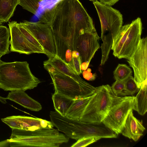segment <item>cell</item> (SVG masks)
I'll return each mask as SVG.
<instances>
[{
  "instance_id": "obj_1",
  "label": "cell",
  "mask_w": 147,
  "mask_h": 147,
  "mask_svg": "<svg viewBox=\"0 0 147 147\" xmlns=\"http://www.w3.org/2000/svg\"><path fill=\"white\" fill-rule=\"evenodd\" d=\"M39 22L52 29L56 56L74 69L72 53L77 38L87 32H96L92 20L79 0H61L40 16Z\"/></svg>"
},
{
  "instance_id": "obj_2",
  "label": "cell",
  "mask_w": 147,
  "mask_h": 147,
  "mask_svg": "<svg viewBox=\"0 0 147 147\" xmlns=\"http://www.w3.org/2000/svg\"><path fill=\"white\" fill-rule=\"evenodd\" d=\"M40 83L31 72L27 61H0V88L4 90L25 91L34 88Z\"/></svg>"
},
{
  "instance_id": "obj_3",
  "label": "cell",
  "mask_w": 147,
  "mask_h": 147,
  "mask_svg": "<svg viewBox=\"0 0 147 147\" xmlns=\"http://www.w3.org/2000/svg\"><path fill=\"white\" fill-rule=\"evenodd\" d=\"M9 139L10 146L58 147L67 143L69 138L53 128H42L34 131L12 129Z\"/></svg>"
},
{
  "instance_id": "obj_4",
  "label": "cell",
  "mask_w": 147,
  "mask_h": 147,
  "mask_svg": "<svg viewBox=\"0 0 147 147\" xmlns=\"http://www.w3.org/2000/svg\"><path fill=\"white\" fill-rule=\"evenodd\" d=\"M100 20L102 59L100 65L107 61L113 41L122 26L123 16L120 11L111 6L96 0L93 1Z\"/></svg>"
},
{
  "instance_id": "obj_5",
  "label": "cell",
  "mask_w": 147,
  "mask_h": 147,
  "mask_svg": "<svg viewBox=\"0 0 147 147\" xmlns=\"http://www.w3.org/2000/svg\"><path fill=\"white\" fill-rule=\"evenodd\" d=\"M122 97L115 96L108 84L97 87L80 120L88 122H102L111 108Z\"/></svg>"
},
{
  "instance_id": "obj_6",
  "label": "cell",
  "mask_w": 147,
  "mask_h": 147,
  "mask_svg": "<svg viewBox=\"0 0 147 147\" xmlns=\"http://www.w3.org/2000/svg\"><path fill=\"white\" fill-rule=\"evenodd\" d=\"M43 65L51 76L55 92L74 100L91 96L96 90V87L85 81H79L47 64Z\"/></svg>"
},
{
  "instance_id": "obj_7",
  "label": "cell",
  "mask_w": 147,
  "mask_h": 147,
  "mask_svg": "<svg viewBox=\"0 0 147 147\" xmlns=\"http://www.w3.org/2000/svg\"><path fill=\"white\" fill-rule=\"evenodd\" d=\"M142 26L141 19L138 18L131 24L122 26L111 49L115 57L127 60L131 57L141 39Z\"/></svg>"
},
{
  "instance_id": "obj_8",
  "label": "cell",
  "mask_w": 147,
  "mask_h": 147,
  "mask_svg": "<svg viewBox=\"0 0 147 147\" xmlns=\"http://www.w3.org/2000/svg\"><path fill=\"white\" fill-rule=\"evenodd\" d=\"M135 96H125L110 109L102 122L117 135L121 133L127 117L133 110Z\"/></svg>"
},
{
  "instance_id": "obj_9",
  "label": "cell",
  "mask_w": 147,
  "mask_h": 147,
  "mask_svg": "<svg viewBox=\"0 0 147 147\" xmlns=\"http://www.w3.org/2000/svg\"><path fill=\"white\" fill-rule=\"evenodd\" d=\"M22 23L41 45L49 58L56 56L53 35L49 25L38 22L26 21Z\"/></svg>"
},
{
  "instance_id": "obj_10",
  "label": "cell",
  "mask_w": 147,
  "mask_h": 147,
  "mask_svg": "<svg viewBox=\"0 0 147 147\" xmlns=\"http://www.w3.org/2000/svg\"><path fill=\"white\" fill-rule=\"evenodd\" d=\"M133 69L134 80L139 88L147 83V37L141 39L138 48L127 60Z\"/></svg>"
},
{
  "instance_id": "obj_11",
  "label": "cell",
  "mask_w": 147,
  "mask_h": 147,
  "mask_svg": "<svg viewBox=\"0 0 147 147\" xmlns=\"http://www.w3.org/2000/svg\"><path fill=\"white\" fill-rule=\"evenodd\" d=\"M100 38L95 32L84 33L76 39L74 50L79 53L82 70L87 69L96 52L99 48L98 40Z\"/></svg>"
},
{
  "instance_id": "obj_12",
  "label": "cell",
  "mask_w": 147,
  "mask_h": 147,
  "mask_svg": "<svg viewBox=\"0 0 147 147\" xmlns=\"http://www.w3.org/2000/svg\"><path fill=\"white\" fill-rule=\"evenodd\" d=\"M2 121L11 129L34 131L42 128H53L51 121L25 116H12L1 118Z\"/></svg>"
},
{
  "instance_id": "obj_13",
  "label": "cell",
  "mask_w": 147,
  "mask_h": 147,
  "mask_svg": "<svg viewBox=\"0 0 147 147\" xmlns=\"http://www.w3.org/2000/svg\"><path fill=\"white\" fill-rule=\"evenodd\" d=\"M8 25L11 36L9 41L10 51L29 55L34 53H40V51L31 45L25 38L15 21L9 22Z\"/></svg>"
},
{
  "instance_id": "obj_14",
  "label": "cell",
  "mask_w": 147,
  "mask_h": 147,
  "mask_svg": "<svg viewBox=\"0 0 147 147\" xmlns=\"http://www.w3.org/2000/svg\"><path fill=\"white\" fill-rule=\"evenodd\" d=\"M133 110L129 114L121 133L136 142L143 135L146 129L143 125L142 120L140 121L134 117Z\"/></svg>"
},
{
  "instance_id": "obj_15",
  "label": "cell",
  "mask_w": 147,
  "mask_h": 147,
  "mask_svg": "<svg viewBox=\"0 0 147 147\" xmlns=\"http://www.w3.org/2000/svg\"><path fill=\"white\" fill-rule=\"evenodd\" d=\"M6 98L31 111H38L42 109L40 103L30 97L23 90L11 91L9 92Z\"/></svg>"
},
{
  "instance_id": "obj_16",
  "label": "cell",
  "mask_w": 147,
  "mask_h": 147,
  "mask_svg": "<svg viewBox=\"0 0 147 147\" xmlns=\"http://www.w3.org/2000/svg\"><path fill=\"white\" fill-rule=\"evenodd\" d=\"M59 71L68 76L80 82L84 81L74 70L59 57L56 56L49 58L44 62Z\"/></svg>"
},
{
  "instance_id": "obj_17",
  "label": "cell",
  "mask_w": 147,
  "mask_h": 147,
  "mask_svg": "<svg viewBox=\"0 0 147 147\" xmlns=\"http://www.w3.org/2000/svg\"><path fill=\"white\" fill-rule=\"evenodd\" d=\"M93 96L74 99L67 111L65 117L80 120L89 102Z\"/></svg>"
},
{
  "instance_id": "obj_18",
  "label": "cell",
  "mask_w": 147,
  "mask_h": 147,
  "mask_svg": "<svg viewBox=\"0 0 147 147\" xmlns=\"http://www.w3.org/2000/svg\"><path fill=\"white\" fill-rule=\"evenodd\" d=\"M52 98L55 111L62 116H65L74 100L55 92Z\"/></svg>"
},
{
  "instance_id": "obj_19",
  "label": "cell",
  "mask_w": 147,
  "mask_h": 147,
  "mask_svg": "<svg viewBox=\"0 0 147 147\" xmlns=\"http://www.w3.org/2000/svg\"><path fill=\"white\" fill-rule=\"evenodd\" d=\"M20 0H0V19L7 22L12 16Z\"/></svg>"
},
{
  "instance_id": "obj_20",
  "label": "cell",
  "mask_w": 147,
  "mask_h": 147,
  "mask_svg": "<svg viewBox=\"0 0 147 147\" xmlns=\"http://www.w3.org/2000/svg\"><path fill=\"white\" fill-rule=\"evenodd\" d=\"M147 83L142 86L135 96V104L133 110L144 115L147 111Z\"/></svg>"
},
{
  "instance_id": "obj_21",
  "label": "cell",
  "mask_w": 147,
  "mask_h": 147,
  "mask_svg": "<svg viewBox=\"0 0 147 147\" xmlns=\"http://www.w3.org/2000/svg\"><path fill=\"white\" fill-rule=\"evenodd\" d=\"M9 30L5 26L0 25V55L2 56L10 53Z\"/></svg>"
},
{
  "instance_id": "obj_22",
  "label": "cell",
  "mask_w": 147,
  "mask_h": 147,
  "mask_svg": "<svg viewBox=\"0 0 147 147\" xmlns=\"http://www.w3.org/2000/svg\"><path fill=\"white\" fill-rule=\"evenodd\" d=\"M125 88L120 95H132L138 92L139 90L134 78L131 75L130 76L123 81Z\"/></svg>"
},
{
  "instance_id": "obj_23",
  "label": "cell",
  "mask_w": 147,
  "mask_h": 147,
  "mask_svg": "<svg viewBox=\"0 0 147 147\" xmlns=\"http://www.w3.org/2000/svg\"><path fill=\"white\" fill-rule=\"evenodd\" d=\"M18 26L26 40L32 45L37 48L40 53L45 54V53L42 47L38 41L23 26L22 22L17 23Z\"/></svg>"
},
{
  "instance_id": "obj_24",
  "label": "cell",
  "mask_w": 147,
  "mask_h": 147,
  "mask_svg": "<svg viewBox=\"0 0 147 147\" xmlns=\"http://www.w3.org/2000/svg\"><path fill=\"white\" fill-rule=\"evenodd\" d=\"M132 71L127 65L119 64L113 72L115 79L116 80L123 81L131 75Z\"/></svg>"
},
{
  "instance_id": "obj_25",
  "label": "cell",
  "mask_w": 147,
  "mask_h": 147,
  "mask_svg": "<svg viewBox=\"0 0 147 147\" xmlns=\"http://www.w3.org/2000/svg\"><path fill=\"white\" fill-rule=\"evenodd\" d=\"M42 0H20L19 5L23 9L35 14L39 6V2Z\"/></svg>"
},
{
  "instance_id": "obj_26",
  "label": "cell",
  "mask_w": 147,
  "mask_h": 147,
  "mask_svg": "<svg viewBox=\"0 0 147 147\" xmlns=\"http://www.w3.org/2000/svg\"><path fill=\"white\" fill-rule=\"evenodd\" d=\"M101 138L94 137H84L78 140L71 146V147H86L95 142Z\"/></svg>"
},
{
  "instance_id": "obj_27",
  "label": "cell",
  "mask_w": 147,
  "mask_h": 147,
  "mask_svg": "<svg viewBox=\"0 0 147 147\" xmlns=\"http://www.w3.org/2000/svg\"><path fill=\"white\" fill-rule=\"evenodd\" d=\"M111 88L115 96H118L120 95L125 88L123 81L116 80Z\"/></svg>"
},
{
  "instance_id": "obj_28",
  "label": "cell",
  "mask_w": 147,
  "mask_h": 147,
  "mask_svg": "<svg viewBox=\"0 0 147 147\" xmlns=\"http://www.w3.org/2000/svg\"><path fill=\"white\" fill-rule=\"evenodd\" d=\"M74 70L79 75L80 74L82 71L81 68V62L79 53L74 51L72 53Z\"/></svg>"
},
{
  "instance_id": "obj_29",
  "label": "cell",
  "mask_w": 147,
  "mask_h": 147,
  "mask_svg": "<svg viewBox=\"0 0 147 147\" xmlns=\"http://www.w3.org/2000/svg\"><path fill=\"white\" fill-rule=\"evenodd\" d=\"M119 0H100V2L105 5L111 6L113 5Z\"/></svg>"
},
{
  "instance_id": "obj_30",
  "label": "cell",
  "mask_w": 147,
  "mask_h": 147,
  "mask_svg": "<svg viewBox=\"0 0 147 147\" xmlns=\"http://www.w3.org/2000/svg\"><path fill=\"white\" fill-rule=\"evenodd\" d=\"M7 99L6 98H4L0 96V101L3 104H6L7 103Z\"/></svg>"
},
{
  "instance_id": "obj_31",
  "label": "cell",
  "mask_w": 147,
  "mask_h": 147,
  "mask_svg": "<svg viewBox=\"0 0 147 147\" xmlns=\"http://www.w3.org/2000/svg\"><path fill=\"white\" fill-rule=\"evenodd\" d=\"M4 22L0 19V25L2 24V23Z\"/></svg>"
},
{
  "instance_id": "obj_32",
  "label": "cell",
  "mask_w": 147,
  "mask_h": 147,
  "mask_svg": "<svg viewBox=\"0 0 147 147\" xmlns=\"http://www.w3.org/2000/svg\"><path fill=\"white\" fill-rule=\"evenodd\" d=\"M2 56V55H0V61L1 60V59H1V56Z\"/></svg>"
},
{
  "instance_id": "obj_33",
  "label": "cell",
  "mask_w": 147,
  "mask_h": 147,
  "mask_svg": "<svg viewBox=\"0 0 147 147\" xmlns=\"http://www.w3.org/2000/svg\"><path fill=\"white\" fill-rule=\"evenodd\" d=\"M90 1H94L96 0H89Z\"/></svg>"
}]
</instances>
